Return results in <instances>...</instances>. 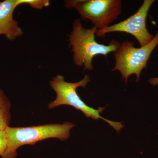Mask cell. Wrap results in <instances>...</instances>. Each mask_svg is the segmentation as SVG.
Listing matches in <instances>:
<instances>
[{
    "mask_svg": "<svg viewBox=\"0 0 158 158\" xmlns=\"http://www.w3.org/2000/svg\"><path fill=\"white\" fill-rule=\"evenodd\" d=\"M98 30L94 27L85 28L81 20L77 19L74 21L72 30L68 35L74 63L76 66L83 67L84 70H93L92 61L94 57L99 55L106 57L110 53L116 52L121 44L114 40L107 45L98 43L95 40Z\"/></svg>",
    "mask_w": 158,
    "mask_h": 158,
    "instance_id": "1",
    "label": "cell"
},
{
    "mask_svg": "<svg viewBox=\"0 0 158 158\" xmlns=\"http://www.w3.org/2000/svg\"><path fill=\"white\" fill-rule=\"evenodd\" d=\"M76 125L70 122L63 123H52L27 127H11L5 129L8 144L2 158H15L17 150L26 144H34L49 138H57L65 141L70 137V131Z\"/></svg>",
    "mask_w": 158,
    "mask_h": 158,
    "instance_id": "2",
    "label": "cell"
},
{
    "mask_svg": "<svg viewBox=\"0 0 158 158\" xmlns=\"http://www.w3.org/2000/svg\"><path fill=\"white\" fill-rule=\"evenodd\" d=\"M90 82L88 75H86L81 81L76 83L65 81L64 77L61 75L54 77L50 82V85L56 96L54 101L48 104V109H53L64 105L71 106L81 111L88 118L94 120L100 118L104 120L118 132L124 126L122 123L111 121L102 117L100 113L104 111L105 108L99 107L95 110L90 107L85 103L77 93L78 88H86L87 84Z\"/></svg>",
    "mask_w": 158,
    "mask_h": 158,
    "instance_id": "3",
    "label": "cell"
},
{
    "mask_svg": "<svg viewBox=\"0 0 158 158\" xmlns=\"http://www.w3.org/2000/svg\"><path fill=\"white\" fill-rule=\"evenodd\" d=\"M158 45V31L152 40L144 46L136 48L132 41L125 40L114 53L115 63L112 71L119 72L126 83L133 74L135 75L136 82L139 81L142 70L146 68L150 57Z\"/></svg>",
    "mask_w": 158,
    "mask_h": 158,
    "instance_id": "4",
    "label": "cell"
},
{
    "mask_svg": "<svg viewBox=\"0 0 158 158\" xmlns=\"http://www.w3.org/2000/svg\"><path fill=\"white\" fill-rule=\"evenodd\" d=\"M64 6L74 9L82 19L88 20L98 30L110 26L122 13L120 0H67Z\"/></svg>",
    "mask_w": 158,
    "mask_h": 158,
    "instance_id": "5",
    "label": "cell"
},
{
    "mask_svg": "<svg viewBox=\"0 0 158 158\" xmlns=\"http://www.w3.org/2000/svg\"><path fill=\"white\" fill-rule=\"evenodd\" d=\"M155 2L154 0H144L136 13L123 21L98 30L97 37H104L106 34L112 32H123L134 36L140 47L147 45L154 37L148 30L146 21L149 9Z\"/></svg>",
    "mask_w": 158,
    "mask_h": 158,
    "instance_id": "6",
    "label": "cell"
},
{
    "mask_svg": "<svg viewBox=\"0 0 158 158\" xmlns=\"http://www.w3.org/2000/svg\"><path fill=\"white\" fill-rule=\"evenodd\" d=\"M18 0L0 1V35H4L9 41L21 37L23 31L14 19V10L19 6Z\"/></svg>",
    "mask_w": 158,
    "mask_h": 158,
    "instance_id": "7",
    "label": "cell"
},
{
    "mask_svg": "<svg viewBox=\"0 0 158 158\" xmlns=\"http://www.w3.org/2000/svg\"><path fill=\"white\" fill-rule=\"evenodd\" d=\"M11 102L0 88V131L5 130L11 122Z\"/></svg>",
    "mask_w": 158,
    "mask_h": 158,
    "instance_id": "8",
    "label": "cell"
},
{
    "mask_svg": "<svg viewBox=\"0 0 158 158\" xmlns=\"http://www.w3.org/2000/svg\"><path fill=\"white\" fill-rule=\"evenodd\" d=\"M19 6L27 4L31 8L37 9H41L44 7H48L50 5L48 0H18Z\"/></svg>",
    "mask_w": 158,
    "mask_h": 158,
    "instance_id": "9",
    "label": "cell"
},
{
    "mask_svg": "<svg viewBox=\"0 0 158 158\" xmlns=\"http://www.w3.org/2000/svg\"><path fill=\"white\" fill-rule=\"evenodd\" d=\"M7 134L5 130L0 131V156H2L6 152L8 146Z\"/></svg>",
    "mask_w": 158,
    "mask_h": 158,
    "instance_id": "10",
    "label": "cell"
},
{
    "mask_svg": "<svg viewBox=\"0 0 158 158\" xmlns=\"http://www.w3.org/2000/svg\"><path fill=\"white\" fill-rule=\"evenodd\" d=\"M149 84L153 86L158 85V77H153L149 79L148 80Z\"/></svg>",
    "mask_w": 158,
    "mask_h": 158,
    "instance_id": "11",
    "label": "cell"
},
{
    "mask_svg": "<svg viewBox=\"0 0 158 158\" xmlns=\"http://www.w3.org/2000/svg\"><path fill=\"white\" fill-rule=\"evenodd\" d=\"M157 2H158V1H157Z\"/></svg>",
    "mask_w": 158,
    "mask_h": 158,
    "instance_id": "12",
    "label": "cell"
}]
</instances>
